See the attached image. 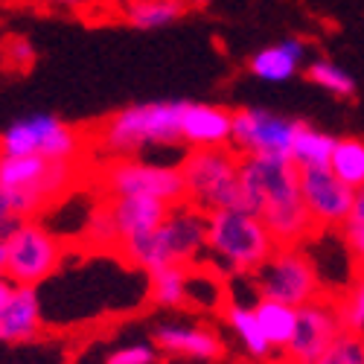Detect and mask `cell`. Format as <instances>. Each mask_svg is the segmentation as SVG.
<instances>
[{"label":"cell","mask_w":364,"mask_h":364,"mask_svg":"<svg viewBox=\"0 0 364 364\" xmlns=\"http://www.w3.org/2000/svg\"><path fill=\"white\" fill-rule=\"evenodd\" d=\"M254 280L259 297L286 303L291 309H300L306 303L326 297L315 262L300 248H277L271 254V259L254 274Z\"/></svg>","instance_id":"obj_8"},{"label":"cell","mask_w":364,"mask_h":364,"mask_svg":"<svg viewBox=\"0 0 364 364\" xmlns=\"http://www.w3.org/2000/svg\"><path fill=\"white\" fill-rule=\"evenodd\" d=\"M329 169L350 190H364V137H338Z\"/></svg>","instance_id":"obj_21"},{"label":"cell","mask_w":364,"mask_h":364,"mask_svg":"<svg viewBox=\"0 0 364 364\" xmlns=\"http://www.w3.org/2000/svg\"><path fill=\"white\" fill-rule=\"evenodd\" d=\"M0 277H4V274H0Z\"/></svg>","instance_id":"obj_38"},{"label":"cell","mask_w":364,"mask_h":364,"mask_svg":"<svg viewBox=\"0 0 364 364\" xmlns=\"http://www.w3.org/2000/svg\"><path fill=\"white\" fill-rule=\"evenodd\" d=\"M300 196L315 228H344L355 210V190L336 178L329 166L300 169Z\"/></svg>","instance_id":"obj_11"},{"label":"cell","mask_w":364,"mask_h":364,"mask_svg":"<svg viewBox=\"0 0 364 364\" xmlns=\"http://www.w3.org/2000/svg\"><path fill=\"white\" fill-rule=\"evenodd\" d=\"M18 225H21V219L15 216V210L9 204V193L0 187V239H6Z\"/></svg>","instance_id":"obj_32"},{"label":"cell","mask_w":364,"mask_h":364,"mask_svg":"<svg viewBox=\"0 0 364 364\" xmlns=\"http://www.w3.org/2000/svg\"><path fill=\"white\" fill-rule=\"evenodd\" d=\"M187 102H146L108 117L97 129V149L117 158H132L146 146H172L181 140V117Z\"/></svg>","instance_id":"obj_3"},{"label":"cell","mask_w":364,"mask_h":364,"mask_svg":"<svg viewBox=\"0 0 364 364\" xmlns=\"http://www.w3.org/2000/svg\"><path fill=\"white\" fill-rule=\"evenodd\" d=\"M190 291V271L184 265L161 268L155 274H149V297L158 306H184Z\"/></svg>","instance_id":"obj_22"},{"label":"cell","mask_w":364,"mask_h":364,"mask_svg":"<svg viewBox=\"0 0 364 364\" xmlns=\"http://www.w3.org/2000/svg\"><path fill=\"white\" fill-rule=\"evenodd\" d=\"M6 262H9V251H6V242L0 239V274H6Z\"/></svg>","instance_id":"obj_34"},{"label":"cell","mask_w":364,"mask_h":364,"mask_svg":"<svg viewBox=\"0 0 364 364\" xmlns=\"http://www.w3.org/2000/svg\"><path fill=\"white\" fill-rule=\"evenodd\" d=\"M41 155L47 161H79L82 134L55 114H29L0 134V158Z\"/></svg>","instance_id":"obj_7"},{"label":"cell","mask_w":364,"mask_h":364,"mask_svg":"<svg viewBox=\"0 0 364 364\" xmlns=\"http://www.w3.org/2000/svg\"><path fill=\"white\" fill-rule=\"evenodd\" d=\"M303 55H306V44L300 38H289L280 44H271L259 53L251 55V73L262 82H286L297 73Z\"/></svg>","instance_id":"obj_17"},{"label":"cell","mask_w":364,"mask_h":364,"mask_svg":"<svg viewBox=\"0 0 364 364\" xmlns=\"http://www.w3.org/2000/svg\"><path fill=\"white\" fill-rule=\"evenodd\" d=\"M158 355H155V347L149 344H134V347H123L108 355V364H151Z\"/></svg>","instance_id":"obj_31"},{"label":"cell","mask_w":364,"mask_h":364,"mask_svg":"<svg viewBox=\"0 0 364 364\" xmlns=\"http://www.w3.org/2000/svg\"><path fill=\"white\" fill-rule=\"evenodd\" d=\"M15 286H18V283H12L9 277H0V312H4V306H6V303L12 300Z\"/></svg>","instance_id":"obj_33"},{"label":"cell","mask_w":364,"mask_h":364,"mask_svg":"<svg viewBox=\"0 0 364 364\" xmlns=\"http://www.w3.org/2000/svg\"><path fill=\"white\" fill-rule=\"evenodd\" d=\"M315 364H364V336L341 329L338 338L326 347V353Z\"/></svg>","instance_id":"obj_26"},{"label":"cell","mask_w":364,"mask_h":364,"mask_svg":"<svg viewBox=\"0 0 364 364\" xmlns=\"http://www.w3.org/2000/svg\"><path fill=\"white\" fill-rule=\"evenodd\" d=\"M233 137V111L219 105L187 102L181 117V140L193 149H216L230 146Z\"/></svg>","instance_id":"obj_13"},{"label":"cell","mask_w":364,"mask_h":364,"mask_svg":"<svg viewBox=\"0 0 364 364\" xmlns=\"http://www.w3.org/2000/svg\"><path fill=\"white\" fill-rule=\"evenodd\" d=\"M204 248H207V213L187 201L172 207V213L161 228L126 239L119 245V257L132 262L134 268L155 274V271L172 265H184V268L193 265Z\"/></svg>","instance_id":"obj_2"},{"label":"cell","mask_w":364,"mask_h":364,"mask_svg":"<svg viewBox=\"0 0 364 364\" xmlns=\"http://www.w3.org/2000/svg\"><path fill=\"white\" fill-rule=\"evenodd\" d=\"M4 242L9 251L4 277H9L18 286H38L58 268V262H62V245H58V239L44 225H38L33 219L21 222Z\"/></svg>","instance_id":"obj_9"},{"label":"cell","mask_w":364,"mask_h":364,"mask_svg":"<svg viewBox=\"0 0 364 364\" xmlns=\"http://www.w3.org/2000/svg\"><path fill=\"white\" fill-rule=\"evenodd\" d=\"M239 164L242 155L230 146L216 149H193L178 164L184 175L187 201L204 213H216V210H245L248 198L239 181Z\"/></svg>","instance_id":"obj_4"},{"label":"cell","mask_w":364,"mask_h":364,"mask_svg":"<svg viewBox=\"0 0 364 364\" xmlns=\"http://www.w3.org/2000/svg\"><path fill=\"white\" fill-rule=\"evenodd\" d=\"M294 132H297V119H289L265 108H242L233 111L230 149L239 151L242 158H254V155L289 158Z\"/></svg>","instance_id":"obj_10"},{"label":"cell","mask_w":364,"mask_h":364,"mask_svg":"<svg viewBox=\"0 0 364 364\" xmlns=\"http://www.w3.org/2000/svg\"><path fill=\"white\" fill-rule=\"evenodd\" d=\"M239 181L248 198V213L262 219L277 248H297L318 230L300 196V169L289 158H242Z\"/></svg>","instance_id":"obj_1"},{"label":"cell","mask_w":364,"mask_h":364,"mask_svg":"<svg viewBox=\"0 0 364 364\" xmlns=\"http://www.w3.org/2000/svg\"><path fill=\"white\" fill-rule=\"evenodd\" d=\"M338 137H329L306 123H297L294 140H291V151H289V161L297 169H312V166H329L332 161V151H336Z\"/></svg>","instance_id":"obj_19"},{"label":"cell","mask_w":364,"mask_h":364,"mask_svg":"<svg viewBox=\"0 0 364 364\" xmlns=\"http://www.w3.org/2000/svg\"><path fill=\"white\" fill-rule=\"evenodd\" d=\"M309 79L318 87L329 90V94H336V97H344V100L355 97V79L347 70H341L338 65H332V62H315L309 68Z\"/></svg>","instance_id":"obj_27"},{"label":"cell","mask_w":364,"mask_h":364,"mask_svg":"<svg viewBox=\"0 0 364 364\" xmlns=\"http://www.w3.org/2000/svg\"><path fill=\"white\" fill-rule=\"evenodd\" d=\"M100 187L105 198H119V196H146L166 201L169 207L187 204V187L184 175L178 166H158L134 158H117L108 161L100 169Z\"/></svg>","instance_id":"obj_6"},{"label":"cell","mask_w":364,"mask_h":364,"mask_svg":"<svg viewBox=\"0 0 364 364\" xmlns=\"http://www.w3.org/2000/svg\"><path fill=\"white\" fill-rule=\"evenodd\" d=\"M228 323L233 326V332L239 336V341L245 344V350L254 358H268L271 355V344L262 336V326L257 321L254 306H242V303H230L228 306Z\"/></svg>","instance_id":"obj_23"},{"label":"cell","mask_w":364,"mask_h":364,"mask_svg":"<svg viewBox=\"0 0 364 364\" xmlns=\"http://www.w3.org/2000/svg\"><path fill=\"white\" fill-rule=\"evenodd\" d=\"M108 204H111V213H114V222H117V230L123 242L161 228L166 216L172 213V207L166 201L146 198V196H119V198H108Z\"/></svg>","instance_id":"obj_14"},{"label":"cell","mask_w":364,"mask_h":364,"mask_svg":"<svg viewBox=\"0 0 364 364\" xmlns=\"http://www.w3.org/2000/svg\"><path fill=\"white\" fill-rule=\"evenodd\" d=\"M341 230H344V242H347L358 271H364V213L361 210H353V216L347 219V225Z\"/></svg>","instance_id":"obj_29"},{"label":"cell","mask_w":364,"mask_h":364,"mask_svg":"<svg viewBox=\"0 0 364 364\" xmlns=\"http://www.w3.org/2000/svg\"><path fill=\"white\" fill-rule=\"evenodd\" d=\"M187 9V0H123V15L137 29H161Z\"/></svg>","instance_id":"obj_20"},{"label":"cell","mask_w":364,"mask_h":364,"mask_svg":"<svg viewBox=\"0 0 364 364\" xmlns=\"http://www.w3.org/2000/svg\"><path fill=\"white\" fill-rule=\"evenodd\" d=\"M4 55H6V65L15 68V70H29V68L36 65V47L29 44L26 38H21V36H15V38L6 41Z\"/></svg>","instance_id":"obj_30"},{"label":"cell","mask_w":364,"mask_h":364,"mask_svg":"<svg viewBox=\"0 0 364 364\" xmlns=\"http://www.w3.org/2000/svg\"><path fill=\"white\" fill-rule=\"evenodd\" d=\"M355 210L364 213V190H358V196H355Z\"/></svg>","instance_id":"obj_37"},{"label":"cell","mask_w":364,"mask_h":364,"mask_svg":"<svg viewBox=\"0 0 364 364\" xmlns=\"http://www.w3.org/2000/svg\"><path fill=\"white\" fill-rule=\"evenodd\" d=\"M341 329L344 326H341V318H338L336 297L326 294L315 303L300 306L294 338L283 353L286 364H315L326 353V347L338 338Z\"/></svg>","instance_id":"obj_12"},{"label":"cell","mask_w":364,"mask_h":364,"mask_svg":"<svg viewBox=\"0 0 364 364\" xmlns=\"http://www.w3.org/2000/svg\"><path fill=\"white\" fill-rule=\"evenodd\" d=\"M50 166L41 155H21V158H0V187L6 190H29L38 184V178Z\"/></svg>","instance_id":"obj_24"},{"label":"cell","mask_w":364,"mask_h":364,"mask_svg":"<svg viewBox=\"0 0 364 364\" xmlns=\"http://www.w3.org/2000/svg\"><path fill=\"white\" fill-rule=\"evenodd\" d=\"M41 332V303L36 286H15L12 300L0 312V341H29Z\"/></svg>","instance_id":"obj_15"},{"label":"cell","mask_w":364,"mask_h":364,"mask_svg":"<svg viewBox=\"0 0 364 364\" xmlns=\"http://www.w3.org/2000/svg\"><path fill=\"white\" fill-rule=\"evenodd\" d=\"M210 4H213V0H187V6H190V9H193V6L201 9V6H210Z\"/></svg>","instance_id":"obj_36"},{"label":"cell","mask_w":364,"mask_h":364,"mask_svg":"<svg viewBox=\"0 0 364 364\" xmlns=\"http://www.w3.org/2000/svg\"><path fill=\"white\" fill-rule=\"evenodd\" d=\"M254 312H257V321L262 326V336L268 338L271 350L286 353V347L294 338V329H297V309L286 306V303H277V300L259 297L254 303Z\"/></svg>","instance_id":"obj_18"},{"label":"cell","mask_w":364,"mask_h":364,"mask_svg":"<svg viewBox=\"0 0 364 364\" xmlns=\"http://www.w3.org/2000/svg\"><path fill=\"white\" fill-rule=\"evenodd\" d=\"M44 4H65V6H85L90 0H44Z\"/></svg>","instance_id":"obj_35"},{"label":"cell","mask_w":364,"mask_h":364,"mask_svg":"<svg viewBox=\"0 0 364 364\" xmlns=\"http://www.w3.org/2000/svg\"><path fill=\"white\" fill-rule=\"evenodd\" d=\"M207 251L236 274H257L277 251V242L259 216L245 210H216L207 213Z\"/></svg>","instance_id":"obj_5"},{"label":"cell","mask_w":364,"mask_h":364,"mask_svg":"<svg viewBox=\"0 0 364 364\" xmlns=\"http://www.w3.org/2000/svg\"><path fill=\"white\" fill-rule=\"evenodd\" d=\"M85 242H90L94 248H102V251H119V242L123 239H119V230H117L108 198H102L87 213V219H85Z\"/></svg>","instance_id":"obj_25"},{"label":"cell","mask_w":364,"mask_h":364,"mask_svg":"<svg viewBox=\"0 0 364 364\" xmlns=\"http://www.w3.org/2000/svg\"><path fill=\"white\" fill-rule=\"evenodd\" d=\"M155 344L164 353H175V355H190V358H222L225 355V344L216 332L201 329V326H178V323H166L155 329Z\"/></svg>","instance_id":"obj_16"},{"label":"cell","mask_w":364,"mask_h":364,"mask_svg":"<svg viewBox=\"0 0 364 364\" xmlns=\"http://www.w3.org/2000/svg\"><path fill=\"white\" fill-rule=\"evenodd\" d=\"M336 306H338L341 326L364 336V271H358V277L353 280L350 291L336 300Z\"/></svg>","instance_id":"obj_28"}]
</instances>
